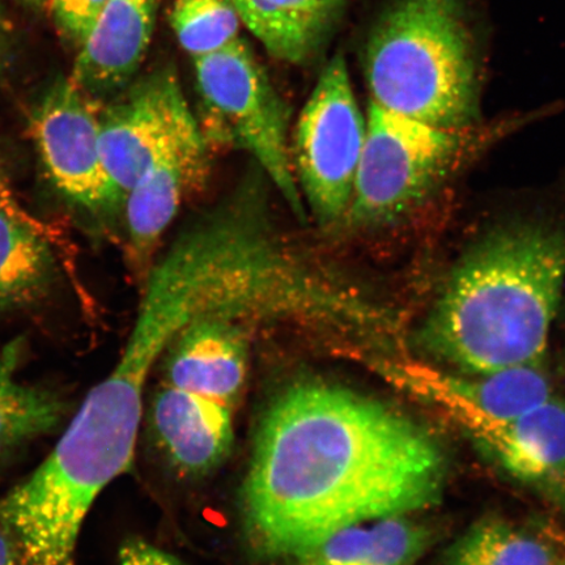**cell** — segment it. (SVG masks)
I'll return each instance as SVG.
<instances>
[{
  "label": "cell",
  "mask_w": 565,
  "mask_h": 565,
  "mask_svg": "<svg viewBox=\"0 0 565 565\" xmlns=\"http://www.w3.org/2000/svg\"><path fill=\"white\" fill-rule=\"evenodd\" d=\"M103 103L58 77L34 104L30 130L53 185L96 216L124 209L125 195L106 169L100 141Z\"/></svg>",
  "instance_id": "8"
},
{
  "label": "cell",
  "mask_w": 565,
  "mask_h": 565,
  "mask_svg": "<svg viewBox=\"0 0 565 565\" xmlns=\"http://www.w3.org/2000/svg\"><path fill=\"white\" fill-rule=\"evenodd\" d=\"M437 534L413 514L391 515L338 530L288 561L289 565H415Z\"/></svg>",
  "instance_id": "16"
},
{
  "label": "cell",
  "mask_w": 565,
  "mask_h": 565,
  "mask_svg": "<svg viewBox=\"0 0 565 565\" xmlns=\"http://www.w3.org/2000/svg\"><path fill=\"white\" fill-rule=\"evenodd\" d=\"M202 131L249 154L300 222L308 211L296 180L288 110L245 41L194 58Z\"/></svg>",
  "instance_id": "6"
},
{
  "label": "cell",
  "mask_w": 565,
  "mask_h": 565,
  "mask_svg": "<svg viewBox=\"0 0 565 565\" xmlns=\"http://www.w3.org/2000/svg\"><path fill=\"white\" fill-rule=\"evenodd\" d=\"M200 127L179 77L168 67L134 81L105 103L100 113L103 158L125 198L153 161Z\"/></svg>",
  "instance_id": "9"
},
{
  "label": "cell",
  "mask_w": 565,
  "mask_h": 565,
  "mask_svg": "<svg viewBox=\"0 0 565 565\" xmlns=\"http://www.w3.org/2000/svg\"><path fill=\"white\" fill-rule=\"evenodd\" d=\"M46 235L0 204V313L31 307L51 288L54 258Z\"/></svg>",
  "instance_id": "18"
},
{
  "label": "cell",
  "mask_w": 565,
  "mask_h": 565,
  "mask_svg": "<svg viewBox=\"0 0 565 565\" xmlns=\"http://www.w3.org/2000/svg\"><path fill=\"white\" fill-rule=\"evenodd\" d=\"M118 565H185L168 551L140 539L126 541L118 553Z\"/></svg>",
  "instance_id": "23"
},
{
  "label": "cell",
  "mask_w": 565,
  "mask_h": 565,
  "mask_svg": "<svg viewBox=\"0 0 565 565\" xmlns=\"http://www.w3.org/2000/svg\"><path fill=\"white\" fill-rule=\"evenodd\" d=\"M239 20L268 54L307 62L341 17L344 0H232Z\"/></svg>",
  "instance_id": "17"
},
{
  "label": "cell",
  "mask_w": 565,
  "mask_h": 565,
  "mask_svg": "<svg viewBox=\"0 0 565 565\" xmlns=\"http://www.w3.org/2000/svg\"><path fill=\"white\" fill-rule=\"evenodd\" d=\"M0 204H2V206L9 210L11 214L20 217L21 221L30 223L34 225V227H38L47 233V231H45L44 224L40 223L39 221H35V218L31 214H28L25 210L21 209L20 204L17 201V198L12 195L10 186L4 185V183H0Z\"/></svg>",
  "instance_id": "25"
},
{
  "label": "cell",
  "mask_w": 565,
  "mask_h": 565,
  "mask_svg": "<svg viewBox=\"0 0 565 565\" xmlns=\"http://www.w3.org/2000/svg\"><path fill=\"white\" fill-rule=\"evenodd\" d=\"M21 351L23 344L13 341L0 353V457L51 434L67 413L58 394L17 381Z\"/></svg>",
  "instance_id": "20"
},
{
  "label": "cell",
  "mask_w": 565,
  "mask_h": 565,
  "mask_svg": "<svg viewBox=\"0 0 565 565\" xmlns=\"http://www.w3.org/2000/svg\"><path fill=\"white\" fill-rule=\"evenodd\" d=\"M21 2L34 10H49V6H51V0H21Z\"/></svg>",
  "instance_id": "27"
},
{
  "label": "cell",
  "mask_w": 565,
  "mask_h": 565,
  "mask_svg": "<svg viewBox=\"0 0 565 565\" xmlns=\"http://www.w3.org/2000/svg\"><path fill=\"white\" fill-rule=\"evenodd\" d=\"M447 450L402 409L342 385L300 381L274 399L244 487L259 553L291 557L338 530L440 503Z\"/></svg>",
  "instance_id": "1"
},
{
  "label": "cell",
  "mask_w": 565,
  "mask_h": 565,
  "mask_svg": "<svg viewBox=\"0 0 565 565\" xmlns=\"http://www.w3.org/2000/svg\"><path fill=\"white\" fill-rule=\"evenodd\" d=\"M465 434L508 477L565 513V397L555 393L513 419Z\"/></svg>",
  "instance_id": "11"
},
{
  "label": "cell",
  "mask_w": 565,
  "mask_h": 565,
  "mask_svg": "<svg viewBox=\"0 0 565 565\" xmlns=\"http://www.w3.org/2000/svg\"><path fill=\"white\" fill-rule=\"evenodd\" d=\"M372 102L429 125H477L480 74L462 0H395L365 53Z\"/></svg>",
  "instance_id": "4"
},
{
  "label": "cell",
  "mask_w": 565,
  "mask_h": 565,
  "mask_svg": "<svg viewBox=\"0 0 565 565\" xmlns=\"http://www.w3.org/2000/svg\"><path fill=\"white\" fill-rule=\"evenodd\" d=\"M209 169V140L200 127L153 161L126 194V258L141 281L177 212L203 186Z\"/></svg>",
  "instance_id": "12"
},
{
  "label": "cell",
  "mask_w": 565,
  "mask_h": 565,
  "mask_svg": "<svg viewBox=\"0 0 565 565\" xmlns=\"http://www.w3.org/2000/svg\"><path fill=\"white\" fill-rule=\"evenodd\" d=\"M160 0H108L84 44L70 77L103 104L136 81L150 47Z\"/></svg>",
  "instance_id": "14"
},
{
  "label": "cell",
  "mask_w": 565,
  "mask_h": 565,
  "mask_svg": "<svg viewBox=\"0 0 565 565\" xmlns=\"http://www.w3.org/2000/svg\"><path fill=\"white\" fill-rule=\"evenodd\" d=\"M386 376L439 408L462 430L486 422H504L540 406L554 395L541 366L484 376L450 373L420 363L387 360Z\"/></svg>",
  "instance_id": "10"
},
{
  "label": "cell",
  "mask_w": 565,
  "mask_h": 565,
  "mask_svg": "<svg viewBox=\"0 0 565 565\" xmlns=\"http://www.w3.org/2000/svg\"><path fill=\"white\" fill-rule=\"evenodd\" d=\"M514 126L449 129L371 102L363 153L343 224L355 230L376 228L407 216Z\"/></svg>",
  "instance_id": "5"
},
{
  "label": "cell",
  "mask_w": 565,
  "mask_h": 565,
  "mask_svg": "<svg viewBox=\"0 0 565 565\" xmlns=\"http://www.w3.org/2000/svg\"><path fill=\"white\" fill-rule=\"evenodd\" d=\"M7 46H9V31H7L4 19L0 13V67H2Z\"/></svg>",
  "instance_id": "26"
},
{
  "label": "cell",
  "mask_w": 565,
  "mask_h": 565,
  "mask_svg": "<svg viewBox=\"0 0 565 565\" xmlns=\"http://www.w3.org/2000/svg\"><path fill=\"white\" fill-rule=\"evenodd\" d=\"M233 409L164 384L154 395L150 426L169 465L183 477L210 475L228 458Z\"/></svg>",
  "instance_id": "15"
},
{
  "label": "cell",
  "mask_w": 565,
  "mask_h": 565,
  "mask_svg": "<svg viewBox=\"0 0 565 565\" xmlns=\"http://www.w3.org/2000/svg\"><path fill=\"white\" fill-rule=\"evenodd\" d=\"M365 137L366 119L338 54L318 77L291 139L303 203L322 227L343 224L348 215Z\"/></svg>",
  "instance_id": "7"
},
{
  "label": "cell",
  "mask_w": 565,
  "mask_h": 565,
  "mask_svg": "<svg viewBox=\"0 0 565 565\" xmlns=\"http://www.w3.org/2000/svg\"><path fill=\"white\" fill-rule=\"evenodd\" d=\"M0 183H4V185H7V177L4 174L2 164H0Z\"/></svg>",
  "instance_id": "28"
},
{
  "label": "cell",
  "mask_w": 565,
  "mask_h": 565,
  "mask_svg": "<svg viewBox=\"0 0 565 565\" xmlns=\"http://www.w3.org/2000/svg\"><path fill=\"white\" fill-rule=\"evenodd\" d=\"M0 565H25L23 545L2 503H0Z\"/></svg>",
  "instance_id": "24"
},
{
  "label": "cell",
  "mask_w": 565,
  "mask_h": 565,
  "mask_svg": "<svg viewBox=\"0 0 565 565\" xmlns=\"http://www.w3.org/2000/svg\"><path fill=\"white\" fill-rule=\"evenodd\" d=\"M239 21L232 0H175L171 12L175 38L193 60L236 42Z\"/></svg>",
  "instance_id": "21"
},
{
  "label": "cell",
  "mask_w": 565,
  "mask_h": 565,
  "mask_svg": "<svg viewBox=\"0 0 565 565\" xmlns=\"http://www.w3.org/2000/svg\"><path fill=\"white\" fill-rule=\"evenodd\" d=\"M106 2L108 0H51L47 11L52 13L56 30L79 49L96 24Z\"/></svg>",
  "instance_id": "22"
},
{
  "label": "cell",
  "mask_w": 565,
  "mask_h": 565,
  "mask_svg": "<svg viewBox=\"0 0 565 565\" xmlns=\"http://www.w3.org/2000/svg\"><path fill=\"white\" fill-rule=\"evenodd\" d=\"M562 565H565V562Z\"/></svg>",
  "instance_id": "30"
},
{
  "label": "cell",
  "mask_w": 565,
  "mask_h": 565,
  "mask_svg": "<svg viewBox=\"0 0 565 565\" xmlns=\"http://www.w3.org/2000/svg\"><path fill=\"white\" fill-rule=\"evenodd\" d=\"M167 349L157 330L134 323L121 359L88 393L52 454L0 500L25 565H75L92 505L132 468L147 380Z\"/></svg>",
  "instance_id": "3"
},
{
  "label": "cell",
  "mask_w": 565,
  "mask_h": 565,
  "mask_svg": "<svg viewBox=\"0 0 565 565\" xmlns=\"http://www.w3.org/2000/svg\"><path fill=\"white\" fill-rule=\"evenodd\" d=\"M247 320L228 315L195 318L167 349L166 383L235 408L249 365Z\"/></svg>",
  "instance_id": "13"
},
{
  "label": "cell",
  "mask_w": 565,
  "mask_h": 565,
  "mask_svg": "<svg viewBox=\"0 0 565 565\" xmlns=\"http://www.w3.org/2000/svg\"><path fill=\"white\" fill-rule=\"evenodd\" d=\"M564 562L565 554L545 536L490 514L451 542L436 565H562Z\"/></svg>",
  "instance_id": "19"
},
{
  "label": "cell",
  "mask_w": 565,
  "mask_h": 565,
  "mask_svg": "<svg viewBox=\"0 0 565 565\" xmlns=\"http://www.w3.org/2000/svg\"><path fill=\"white\" fill-rule=\"evenodd\" d=\"M563 366H564V370H565V362H564V365H563Z\"/></svg>",
  "instance_id": "29"
},
{
  "label": "cell",
  "mask_w": 565,
  "mask_h": 565,
  "mask_svg": "<svg viewBox=\"0 0 565 565\" xmlns=\"http://www.w3.org/2000/svg\"><path fill=\"white\" fill-rule=\"evenodd\" d=\"M565 286V227L494 224L450 268L414 339L436 362L484 376L541 366Z\"/></svg>",
  "instance_id": "2"
}]
</instances>
